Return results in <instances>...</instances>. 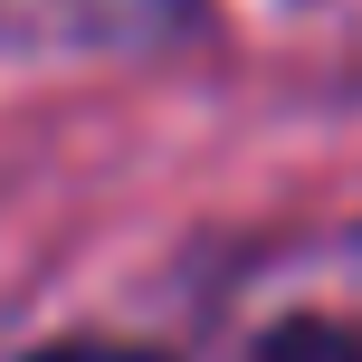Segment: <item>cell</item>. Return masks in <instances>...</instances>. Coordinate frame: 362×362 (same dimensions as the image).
<instances>
[{
    "label": "cell",
    "mask_w": 362,
    "mask_h": 362,
    "mask_svg": "<svg viewBox=\"0 0 362 362\" xmlns=\"http://www.w3.org/2000/svg\"><path fill=\"white\" fill-rule=\"evenodd\" d=\"M257 362H362V334L325 325V315H296V325H276L257 344Z\"/></svg>",
    "instance_id": "1"
},
{
    "label": "cell",
    "mask_w": 362,
    "mask_h": 362,
    "mask_svg": "<svg viewBox=\"0 0 362 362\" xmlns=\"http://www.w3.org/2000/svg\"><path fill=\"white\" fill-rule=\"evenodd\" d=\"M29 362H163V353H134V344H48Z\"/></svg>",
    "instance_id": "2"
}]
</instances>
